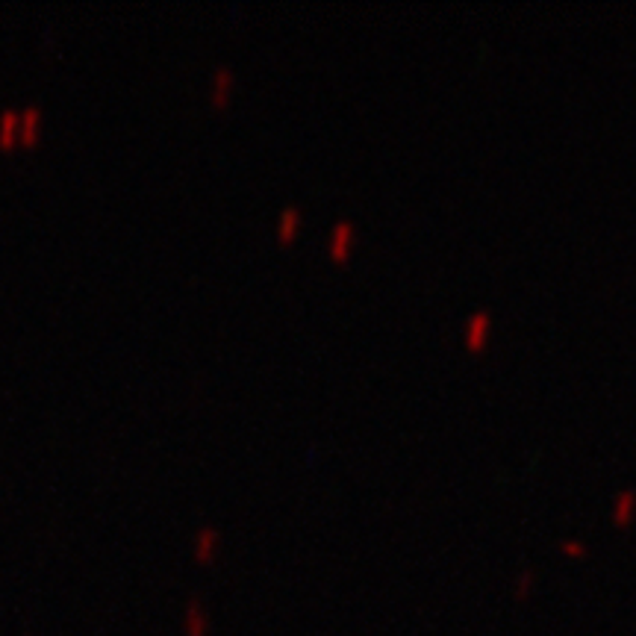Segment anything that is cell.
Listing matches in <instances>:
<instances>
[{
  "mask_svg": "<svg viewBox=\"0 0 636 636\" xmlns=\"http://www.w3.org/2000/svg\"><path fill=\"white\" fill-rule=\"evenodd\" d=\"M357 245V221L353 218H336L330 224V233H327V254L333 259H348V254L353 251Z\"/></svg>",
  "mask_w": 636,
  "mask_h": 636,
  "instance_id": "1",
  "label": "cell"
},
{
  "mask_svg": "<svg viewBox=\"0 0 636 636\" xmlns=\"http://www.w3.org/2000/svg\"><path fill=\"white\" fill-rule=\"evenodd\" d=\"M492 327H495V318H492L489 310H483V306H480V310H471L466 315V322H463V342H466V348L480 351L489 342Z\"/></svg>",
  "mask_w": 636,
  "mask_h": 636,
  "instance_id": "2",
  "label": "cell"
},
{
  "mask_svg": "<svg viewBox=\"0 0 636 636\" xmlns=\"http://www.w3.org/2000/svg\"><path fill=\"white\" fill-rule=\"evenodd\" d=\"M636 516V489L633 487H624L612 495L610 501V518L616 525H628L631 518Z\"/></svg>",
  "mask_w": 636,
  "mask_h": 636,
  "instance_id": "3",
  "label": "cell"
},
{
  "mask_svg": "<svg viewBox=\"0 0 636 636\" xmlns=\"http://www.w3.org/2000/svg\"><path fill=\"white\" fill-rule=\"evenodd\" d=\"M301 224H304V212L298 204H286L277 212V236L283 242L294 239V233L301 230Z\"/></svg>",
  "mask_w": 636,
  "mask_h": 636,
  "instance_id": "4",
  "label": "cell"
},
{
  "mask_svg": "<svg viewBox=\"0 0 636 636\" xmlns=\"http://www.w3.org/2000/svg\"><path fill=\"white\" fill-rule=\"evenodd\" d=\"M233 86V74L227 68H218L216 71V82H212V89H216V101H224L227 98V89Z\"/></svg>",
  "mask_w": 636,
  "mask_h": 636,
  "instance_id": "5",
  "label": "cell"
},
{
  "mask_svg": "<svg viewBox=\"0 0 636 636\" xmlns=\"http://www.w3.org/2000/svg\"><path fill=\"white\" fill-rule=\"evenodd\" d=\"M216 539H218V534L212 527H204L198 534V548H200V554H209L212 548H216Z\"/></svg>",
  "mask_w": 636,
  "mask_h": 636,
  "instance_id": "6",
  "label": "cell"
},
{
  "mask_svg": "<svg viewBox=\"0 0 636 636\" xmlns=\"http://www.w3.org/2000/svg\"><path fill=\"white\" fill-rule=\"evenodd\" d=\"M560 548H563L565 554H586V542L577 539V536H563V539H560Z\"/></svg>",
  "mask_w": 636,
  "mask_h": 636,
  "instance_id": "7",
  "label": "cell"
},
{
  "mask_svg": "<svg viewBox=\"0 0 636 636\" xmlns=\"http://www.w3.org/2000/svg\"><path fill=\"white\" fill-rule=\"evenodd\" d=\"M530 581H534V574H530V572H522V574H518V577H516V586H518V593H527Z\"/></svg>",
  "mask_w": 636,
  "mask_h": 636,
  "instance_id": "8",
  "label": "cell"
}]
</instances>
